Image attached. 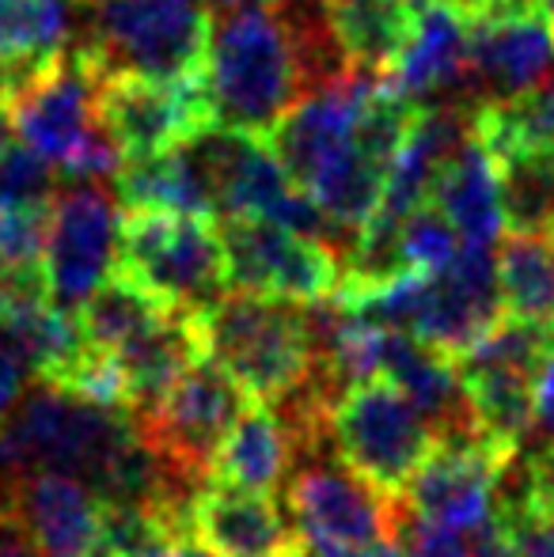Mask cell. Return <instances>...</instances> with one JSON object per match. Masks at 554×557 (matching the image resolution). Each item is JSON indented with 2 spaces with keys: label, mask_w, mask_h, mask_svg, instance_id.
I'll return each mask as SVG.
<instances>
[{
  "label": "cell",
  "mask_w": 554,
  "mask_h": 557,
  "mask_svg": "<svg viewBox=\"0 0 554 557\" xmlns=\"http://www.w3.org/2000/svg\"><path fill=\"white\" fill-rule=\"evenodd\" d=\"M190 539L209 557H281L296 543L270 493L239 490L209 478L190 500Z\"/></svg>",
  "instance_id": "obj_16"
},
{
  "label": "cell",
  "mask_w": 554,
  "mask_h": 557,
  "mask_svg": "<svg viewBox=\"0 0 554 557\" xmlns=\"http://www.w3.org/2000/svg\"><path fill=\"white\" fill-rule=\"evenodd\" d=\"M209 8H221V12H239V8H274L285 4V0H201Z\"/></svg>",
  "instance_id": "obj_35"
},
{
  "label": "cell",
  "mask_w": 554,
  "mask_h": 557,
  "mask_svg": "<svg viewBox=\"0 0 554 557\" xmlns=\"http://www.w3.org/2000/svg\"><path fill=\"white\" fill-rule=\"evenodd\" d=\"M206 38L209 12L201 0H96L76 50L99 81L140 76L183 84L201 73Z\"/></svg>",
  "instance_id": "obj_3"
},
{
  "label": "cell",
  "mask_w": 554,
  "mask_h": 557,
  "mask_svg": "<svg viewBox=\"0 0 554 557\" xmlns=\"http://www.w3.org/2000/svg\"><path fill=\"white\" fill-rule=\"evenodd\" d=\"M497 163L505 232L554 235V148L513 152Z\"/></svg>",
  "instance_id": "obj_24"
},
{
  "label": "cell",
  "mask_w": 554,
  "mask_h": 557,
  "mask_svg": "<svg viewBox=\"0 0 554 557\" xmlns=\"http://www.w3.org/2000/svg\"><path fill=\"white\" fill-rule=\"evenodd\" d=\"M217 227H221L224 258H229L232 293L319 304L331 300L338 288L342 262L327 243L304 239L255 216H229V221H217Z\"/></svg>",
  "instance_id": "obj_8"
},
{
  "label": "cell",
  "mask_w": 554,
  "mask_h": 557,
  "mask_svg": "<svg viewBox=\"0 0 554 557\" xmlns=\"http://www.w3.org/2000/svg\"><path fill=\"white\" fill-rule=\"evenodd\" d=\"M247 403L251 398L239 391V383L217 360L201 357L134 418L140 436L160 451V459L178 478H186L190 485H206L217 444Z\"/></svg>",
  "instance_id": "obj_6"
},
{
  "label": "cell",
  "mask_w": 554,
  "mask_h": 557,
  "mask_svg": "<svg viewBox=\"0 0 554 557\" xmlns=\"http://www.w3.org/2000/svg\"><path fill=\"white\" fill-rule=\"evenodd\" d=\"M8 114L20 145L65 168L99 125V76L91 61L76 46H65L15 91Z\"/></svg>",
  "instance_id": "obj_10"
},
{
  "label": "cell",
  "mask_w": 554,
  "mask_h": 557,
  "mask_svg": "<svg viewBox=\"0 0 554 557\" xmlns=\"http://www.w3.org/2000/svg\"><path fill=\"white\" fill-rule=\"evenodd\" d=\"M323 12L342 58L384 76L415 27L418 8L407 0H323Z\"/></svg>",
  "instance_id": "obj_21"
},
{
  "label": "cell",
  "mask_w": 554,
  "mask_h": 557,
  "mask_svg": "<svg viewBox=\"0 0 554 557\" xmlns=\"http://www.w3.org/2000/svg\"><path fill=\"white\" fill-rule=\"evenodd\" d=\"M471 557H520L517 543L509 539V531L490 516L479 531H475V543H471Z\"/></svg>",
  "instance_id": "obj_32"
},
{
  "label": "cell",
  "mask_w": 554,
  "mask_h": 557,
  "mask_svg": "<svg viewBox=\"0 0 554 557\" xmlns=\"http://www.w3.org/2000/svg\"><path fill=\"white\" fill-rule=\"evenodd\" d=\"M0 557H42L15 508V485L0 478Z\"/></svg>",
  "instance_id": "obj_30"
},
{
  "label": "cell",
  "mask_w": 554,
  "mask_h": 557,
  "mask_svg": "<svg viewBox=\"0 0 554 557\" xmlns=\"http://www.w3.org/2000/svg\"><path fill=\"white\" fill-rule=\"evenodd\" d=\"M554 73V27L540 8L471 20L467 103H513Z\"/></svg>",
  "instance_id": "obj_14"
},
{
  "label": "cell",
  "mask_w": 554,
  "mask_h": 557,
  "mask_svg": "<svg viewBox=\"0 0 554 557\" xmlns=\"http://www.w3.org/2000/svg\"><path fill=\"white\" fill-rule=\"evenodd\" d=\"M497 293L505 319L554 323V239L535 232H509L494 255Z\"/></svg>",
  "instance_id": "obj_22"
},
{
  "label": "cell",
  "mask_w": 554,
  "mask_h": 557,
  "mask_svg": "<svg viewBox=\"0 0 554 557\" xmlns=\"http://www.w3.org/2000/svg\"><path fill=\"white\" fill-rule=\"evenodd\" d=\"M198 81L213 125L270 137L288 107L311 88L293 15L285 8H239L209 15Z\"/></svg>",
  "instance_id": "obj_1"
},
{
  "label": "cell",
  "mask_w": 554,
  "mask_h": 557,
  "mask_svg": "<svg viewBox=\"0 0 554 557\" xmlns=\"http://www.w3.org/2000/svg\"><path fill=\"white\" fill-rule=\"evenodd\" d=\"M15 508L42 557H96L103 535V497L81 478L30 474L15 482Z\"/></svg>",
  "instance_id": "obj_17"
},
{
  "label": "cell",
  "mask_w": 554,
  "mask_h": 557,
  "mask_svg": "<svg viewBox=\"0 0 554 557\" xmlns=\"http://www.w3.org/2000/svg\"><path fill=\"white\" fill-rule=\"evenodd\" d=\"M281 557H319V550H311V546H308V543H300V539H296V543H293V546H288V550H285V554H281Z\"/></svg>",
  "instance_id": "obj_37"
},
{
  "label": "cell",
  "mask_w": 554,
  "mask_h": 557,
  "mask_svg": "<svg viewBox=\"0 0 554 557\" xmlns=\"http://www.w3.org/2000/svg\"><path fill=\"white\" fill-rule=\"evenodd\" d=\"M27 375H30V368H27V360H23L20 345H15L12 331L0 323V425H4L8 413H12L15 403H20Z\"/></svg>",
  "instance_id": "obj_29"
},
{
  "label": "cell",
  "mask_w": 554,
  "mask_h": 557,
  "mask_svg": "<svg viewBox=\"0 0 554 557\" xmlns=\"http://www.w3.org/2000/svg\"><path fill=\"white\" fill-rule=\"evenodd\" d=\"M540 12L551 20V27H554V0H540Z\"/></svg>",
  "instance_id": "obj_38"
},
{
  "label": "cell",
  "mask_w": 554,
  "mask_h": 557,
  "mask_svg": "<svg viewBox=\"0 0 554 557\" xmlns=\"http://www.w3.org/2000/svg\"><path fill=\"white\" fill-rule=\"evenodd\" d=\"M99 122L111 129L126 160H145L206 133L213 114L198 76L183 84L107 76L99 81Z\"/></svg>",
  "instance_id": "obj_12"
},
{
  "label": "cell",
  "mask_w": 554,
  "mask_h": 557,
  "mask_svg": "<svg viewBox=\"0 0 554 557\" xmlns=\"http://www.w3.org/2000/svg\"><path fill=\"white\" fill-rule=\"evenodd\" d=\"M467 46H471V20L444 0H426L384 81L418 107L444 99L467 103Z\"/></svg>",
  "instance_id": "obj_15"
},
{
  "label": "cell",
  "mask_w": 554,
  "mask_h": 557,
  "mask_svg": "<svg viewBox=\"0 0 554 557\" xmlns=\"http://www.w3.org/2000/svg\"><path fill=\"white\" fill-rule=\"evenodd\" d=\"M327 433L338 462L395 500H403L410 478L436 444L433 425L387 380H365L342 391L331 406Z\"/></svg>",
  "instance_id": "obj_5"
},
{
  "label": "cell",
  "mask_w": 554,
  "mask_h": 557,
  "mask_svg": "<svg viewBox=\"0 0 554 557\" xmlns=\"http://www.w3.org/2000/svg\"><path fill=\"white\" fill-rule=\"evenodd\" d=\"M58 178V168L27 145H8L0 152V209H50Z\"/></svg>",
  "instance_id": "obj_25"
},
{
  "label": "cell",
  "mask_w": 554,
  "mask_h": 557,
  "mask_svg": "<svg viewBox=\"0 0 554 557\" xmlns=\"http://www.w3.org/2000/svg\"><path fill=\"white\" fill-rule=\"evenodd\" d=\"M288 508L316 550H342L380 539H399L403 508L395 497L380 493L365 478H357L346 462H311L296 470L288 485Z\"/></svg>",
  "instance_id": "obj_11"
},
{
  "label": "cell",
  "mask_w": 554,
  "mask_h": 557,
  "mask_svg": "<svg viewBox=\"0 0 554 557\" xmlns=\"http://www.w3.org/2000/svg\"><path fill=\"white\" fill-rule=\"evenodd\" d=\"M407 4H415V8H421V4H426V0H407Z\"/></svg>",
  "instance_id": "obj_39"
},
{
  "label": "cell",
  "mask_w": 554,
  "mask_h": 557,
  "mask_svg": "<svg viewBox=\"0 0 554 557\" xmlns=\"http://www.w3.org/2000/svg\"><path fill=\"white\" fill-rule=\"evenodd\" d=\"M399 243H403V262H407V270L421 273V277L441 273L444 265L459 255V247H464L456 227L448 224V216H444L433 201L415 209V213L403 221Z\"/></svg>",
  "instance_id": "obj_26"
},
{
  "label": "cell",
  "mask_w": 554,
  "mask_h": 557,
  "mask_svg": "<svg viewBox=\"0 0 554 557\" xmlns=\"http://www.w3.org/2000/svg\"><path fill=\"white\" fill-rule=\"evenodd\" d=\"M535 429H543L554 447V323H547V352L535 375Z\"/></svg>",
  "instance_id": "obj_31"
},
{
  "label": "cell",
  "mask_w": 554,
  "mask_h": 557,
  "mask_svg": "<svg viewBox=\"0 0 554 557\" xmlns=\"http://www.w3.org/2000/svg\"><path fill=\"white\" fill-rule=\"evenodd\" d=\"M505 319L497 293L494 247H459V255L441 273L426 281L421 308L410 326V337L421 345L459 360L471 352Z\"/></svg>",
  "instance_id": "obj_13"
},
{
  "label": "cell",
  "mask_w": 554,
  "mask_h": 557,
  "mask_svg": "<svg viewBox=\"0 0 554 557\" xmlns=\"http://www.w3.org/2000/svg\"><path fill=\"white\" fill-rule=\"evenodd\" d=\"M163 311H171L168 304L156 300L145 285H137L130 273H122L119 265H114L111 277L81 304L76 319H81V331L91 345L114 352V349H122L130 337L148 331Z\"/></svg>",
  "instance_id": "obj_23"
},
{
  "label": "cell",
  "mask_w": 554,
  "mask_h": 557,
  "mask_svg": "<svg viewBox=\"0 0 554 557\" xmlns=\"http://www.w3.org/2000/svg\"><path fill=\"white\" fill-rule=\"evenodd\" d=\"M403 528H407L403 531V546H407L403 557H471V546L456 531L433 528V523H421V520H415V528L403 520Z\"/></svg>",
  "instance_id": "obj_28"
},
{
  "label": "cell",
  "mask_w": 554,
  "mask_h": 557,
  "mask_svg": "<svg viewBox=\"0 0 554 557\" xmlns=\"http://www.w3.org/2000/svg\"><path fill=\"white\" fill-rule=\"evenodd\" d=\"M114 198L126 213H183V216H213V190L194 156L190 140L171 152L126 160V168L114 175Z\"/></svg>",
  "instance_id": "obj_20"
},
{
  "label": "cell",
  "mask_w": 554,
  "mask_h": 557,
  "mask_svg": "<svg viewBox=\"0 0 554 557\" xmlns=\"http://www.w3.org/2000/svg\"><path fill=\"white\" fill-rule=\"evenodd\" d=\"M517 451L494 444L479 425L436 436L429 459L407 485V505L415 520L433 528L475 535L494 512L497 485H502Z\"/></svg>",
  "instance_id": "obj_7"
},
{
  "label": "cell",
  "mask_w": 554,
  "mask_h": 557,
  "mask_svg": "<svg viewBox=\"0 0 554 557\" xmlns=\"http://www.w3.org/2000/svg\"><path fill=\"white\" fill-rule=\"evenodd\" d=\"M50 209H0V270L42 265Z\"/></svg>",
  "instance_id": "obj_27"
},
{
  "label": "cell",
  "mask_w": 554,
  "mask_h": 557,
  "mask_svg": "<svg viewBox=\"0 0 554 557\" xmlns=\"http://www.w3.org/2000/svg\"><path fill=\"white\" fill-rule=\"evenodd\" d=\"M319 557H403L395 539H380V543L365 546H342V550H319Z\"/></svg>",
  "instance_id": "obj_33"
},
{
  "label": "cell",
  "mask_w": 554,
  "mask_h": 557,
  "mask_svg": "<svg viewBox=\"0 0 554 557\" xmlns=\"http://www.w3.org/2000/svg\"><path fill=\"white\" fill-rule=\"evenodd\" d=\"M119 270L145 285L156 300L190 315H201L232 293L229 258L213 216L122 209Z\"/></svg>",
  "instance_id": "obj_4"
},
{
  "label": "cell",
  "mask_w": 554,
  "mask_h": 557,
  "mask_svg": "<svg viewBox=\"0 0 554 557\" xmlns=\"http://www.w3.org/2000/svg\"><path fill=\"white\" fill-rule=\"evenodd\" d=\"M81 4H96V0H81Z\"/></svg>",
  "instance_id": "obj_40"
},
{
  "label": "cell",
  "mask_w": 554,
  "mask_h": 557,
  "mask_svg": "<svg viewBox=\"0 0 554 557\" xmlns=\"http://www.w3.org/2000/svg\"><path fill=\"white\" fill-rule=\"evenodd\" d=\"M429 201L448 216L459 243H467V247H497L502 243L505 209H502L497 163L475 133L444 163Z\"/></svg>",
  "instance_id": "obj_18"
},
{
  "label": "cell",
  "mask_w": 554,
  "mask_h": 557,
  "mask_svg": "<svg viewBox=\"0 0 554 557\" xmlns=\"http://www.w3.org/2000/svg\"><path fill=\"white\" fill-rule=\"evenodd\" d=\"M130 557H209V554L201 550L194 539H178V543H156V546H148V550L130 554Z\"/></svg>",
  "instance_id": "obj_34"
},
{
  "label": "cell",
  "mask_w": 554,
  "mask_h": 557,
  "mask_svg": "<svg viewBox=\"0 0 554 557\" xmlns=\"http://www.w3.org/2000/svg\"><path fill=\"white\" fill-rule=\"evenodd\" d=\"M206 357L239 383L251 403H281L316 375V345L304 304L229 293L201 311Z\"/></svg>",
  "instance_id": "obj_2"
},
{
  "label": "cell",
  "mask_w": 554,
  "mask_h": 557,
  "mask_svg": "<svg viewBox=\"0 0 554 557\" xmlns=\"http://www.w3.org/2000/svg\"><path fill=\"white\" fill-rule=\"evenodd\" d=\"M293 433L285 418L270 403H247L239 418L221 436L209 462L213 482H229L239 490L274 493L293 467Z\"/></svg>",
  "instance_id": "obj_19"
},
{
  "label": "cell",
  "mask_w": 554,
  "mask_h": 557,
  "mask_svg": "<svg viewBox=\"0 0 554 557\" xmlns=\"http://www.w3.org/2000/svg\"><path fill=\"white\" fill-rule=\"evenodd\" d=\"M122 206L103 183H73L58 190L46 232L42 273L50 304L61 311H81V304L111 277L119 265Z\"/></svg>",
  "instance_id": "obj_9"
},
{
  "label": "cell",
  "mask_w": 554,
  "mask_h": 557,
  "mask_svg": "<svg viewBox=\"0 0 554 557\" xmlns=\"http://www.w3.org/2000/svg\"><path fill=\"white\" fill-rule=\"evenodd\" d=\"M8 137H12V114H8V103L0 99V152H4V148L12 145Z\"/></svg>",
  "instance_id": "obj_36"
}]
</instances>
